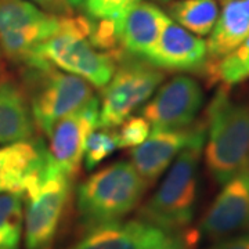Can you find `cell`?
Returning <instances> with one entry per match:
<instances>
[{"label": "cell", "instance_id": "obj_1", "mask_svg": "<svg viewBox=\"0 0 249 249\" xmlns=\"http://www.w3.org/2000/svg\"><path fill=\"white\" fill-rule=\"evenodd\" d=\"M205 124L206 170L223 186L249 165V100H235L230 88L220 86L206 108Z\"/></svg>", "mask_w": 249, "mask_h": 249}, {"label": "cell", "instance_id": "obj_2", "mask_svg": "<svg viewBox=\"0 0 249 249\" xmlns=\"http://www.w3.org/2000/svg\"><path fill=\"white\" fill-rule=\"evenodd\" d=\"M206 139L205 119L199 122L193 140L170 165L157 191L139 211V219L166 232L190 229L198 196V169Z\"/></svg>", "mask_w": 249, "mask_h": 249}, {"label": "cell", "instance_id": "obj_3", "mask_svg": "<svg viewBox=\"0 0 249 249\" xmlns=\"http://www.w3.org/2000/svg\"><path fill=\"white\" fill-rule=\"evenodd\" d=\"M147 183L132 162L118 160L94 172L76 191L78 220L85 231L121 222L142 202Z\"/></svg>", "mask_w": 249, "mask_h": 249}, {"label": "cell", "instance_id": "obj_4", "mask_svg": "<svg viewBox=\"0 0 249 249\" xmlns=\"http://www.w3.org/2000/svg\"><path fill=\"white\" fill-rule=\"evenodd\" d=\"M90 28L91 18L61 16L58 31L39 47L37 58L43 65H53L103 89L114 75L118 58L91 45Z\"/></svg>", "mask_w": 249, "mask_h": 249}, {"label": "cell", "instance_id": "obj_5", "mask_svg": "<svg viewBox=\"0 0 249 249\" xmlns=\"http://www.w3.org/2000/svg\"><path fill=\"white\" fill-rule=\"evenodd\" d=\"M72 178L50 158L24 191L25 249H53L71 196Z\"/></svg>", "mask_w": 249, "mask_h": 249}, {"label": "cell", "instance_id": "obj_6", "mask_svg": "<svg viewBox=\"0 0 249 249\" xmlns=\"http://www.w3.org/2000/svg\"><path fill=\"white\" fill-rule=\"evenodd\" d=\"M60 18L29 0H0V52L22 70L49 67L37 50L58 31Z\"/></svg>", "mask_w": 249, "mask_h": 249}, {"label": "cell", "instance_id": "obj_7", "mask_svg": "<svg viewBox=\"0 0 249 249\" xmlns=\"http://www.w3.org/2000/svg\"><path fill=\"white\" fill-rule=\"evenodd\" d=\"M22 86L27 93L36 129L46 136L55 122L94 98L93 88L86 80L53 65L22 70Z\"/></svg>", "mask_w": 249, "mask_h": 249}, {"label": "cell", "instance_id": "obj_8", "mask_svg": "<svg viewBox=\"0 0 249 249\" xmlns=\"http://www.w3.org/2000/svg\"><path fill=\"white\" fill-rule=\"evenodd\" d=\"M165 80V72L144 60L124 55L103 88L98 127L114 130L144 106Z\"/></svg>", "mask_w": 249, "mask_h": 249}, {"label": "cell", "instance_id": "obj_9", "mask_svg": "<svg viewBox=\"0 0 249 249\" xmlns=\"http://www.w3.org/2000/svg\"><path fill=\"white\" fill-rule=\"evenodd\" d=\"M198 241L196 230L173 234L136 219L88 230L68 249H194Z\"/></svg>", "mask_w": 249, "mask_h": 249}, {"label": "cell", "instance_id": "obj_10", "mask_svg": "<svg viewBox=\"0 0 249 249\" xmlns=\"http://www.w3.org/2000/svg\"><path fill=\"white\" fill-rule=\"evenodd\" d=\"M204 106V90L199 82L178 75L162 83L142 108L152 130H183L196 124Z\"/></svg>", "mask_w": 249, "mask_h": 249}, {"label": "cell", "instance_id": "obj_11", "mask_svg": "<svg viewBox=\"0 0 249 249\" xmlns=\"http://www.w3.org/2000/svg\"><path fill=\"white\" fill-rule=\"evenodd\" d=\"M100 104L96 97L53 124L49 137L47 154L64 175L73 178L83 162L85 147L90 133L98 127Z\"/></svg>", "mask_w": 249, "mask_h": 249}, {"label": "cell", "instance_id": "obj_12", "mask_svg": "<svg viewBox=\"0 0 249 249\" xmlns=\"http://www.w3.org/2000/svg\"><path fill=\"white\" fill-rule=\"evenodd\" d=\"M249 230V165L222 186L205 212L196 231L199 238L219 241Z\"/></svg>", "mask_w": 249, "mask_h": 249}, {"label": "cell", "instance_id": "obj_13", "mask_svg": "<svg viewBox=\"0 0 249 249\" xmlns=\"http://www.w3.org/2000/svg\"><path fill=\"white\" fill-rule=\"evenodd\" d=\"M144 61L163 72L202 75L208 62L206 40L170 21Z\"/></svg>", "mask_w": 249, "mask_h": 249}, {"label": "cell", "instance_id": "obj_14", "mask_svg": "<svg viewBox=\"0 0 249 249\" xmlns=\"http://www.w3.org/2000/svg\"><path fill=\"white\" fill-rule=\"evenodd\" d=\"M170 17L151 3L140 1L115 18L116 39L124 55L145 60Z\"/></svg>", "mask_w": 249, "mask_h": 249}, {"label": "cell", "instance_id": "obj_15", "mask_svg": "<svg viewBox=\"0 0 249 249\" xmlns=\"http://www.w3.org/2000/svg\"><path fill=\"white\" fill-rule=\"evenodd\" d=\"M199 122L183 130H152L142 145L132 150V165L147 186L155 183L188 145Z\"/></svg>", "mask_w": 249, "mask_h": 249}, {"label": "cell", "instance_id": "obj_16", "mask_svg": "<svg viewBox=\"0 0 249 249\" xmlns=\"http://www.w3.org/2000/svg\"><path fill=\"white\" fill-rule=\"evenodd\" d=\"M47 160V147L35 137L27 142L0 145V194H24Z\"/></svg>", "mask_w": 249, "mask_h": 249}, {"label": "cell", "instance_id": "obj_17", "mask_svg": "<svg viewBox=\"0 0 249 249\" xmlns=\"http://www.w3.org/2000/svg\"><path fill=\"white\" fill-rule=\"evenodd\" d=\"M36 130L24 86L0 75V145L31 140Z\"/></svg>", "mask_w": 249, "mask_h": 249}, {"label": "cell", "instance_id": "obj_18", "mask_svg": "<svg viewBox=\"0 0 249 249\" xmlns=\"http://www.w3.org/2000/svg\"><path fill=\"white\" fill-rule=\"evenodd\" d=\"M249 36V16L241 0H230L214 22L206 40L208 62H214L230 54ZM206 62V64H208Z\"/></svg>", "mask_w": 249, "mask_h": 249}, {"label": "cell", "instance_id": "obj_19", "mask_svg": "<svg viewBox=\"0 0 249 249\" xmlns=\"http://www.w3.org/2000/svg\"><path fill=\"white\" fill-rule=\"evenodd\" d=\"M219 13L216 0H176L168 6L166 14L180 27L202 37L211 34Z\"/></svg>", "mask_w": 249, "mask_h": 249}, {"label": "cell", "instance_id": "obj_20", "mask_svg": "<svg viewBox=\"0 0 249 249\" xmlns=\"http://www.w3.org/2000/svg\"><path fill=\"white\" fill-rule=\"evenodd\" d=\"M208 85L232 88L249 79V36L231 53L214 62H208L202 75Z\"/></svg>", "mask_w": 249, "mask_h": 249}, {"label": "cell", "instance_id": "obj_21", "mask_svg": "<svg viewBox=\"0 0 249 249\" xmlns=\"http://www.w3.org/2000/svg\"><path fill=\"white\" fill-rule=\"evenodd\" d=\"M24 235V196L0 194V249H21Z\"/></svg>", "mask_w": 249, "mask_h": 249}, {"label": "cell", "instance_id": "obj_22", "mask_svg": "<svg viewBox=\"0 0 249 249\" xmlns=\"http://www.w3.org/2000/svg\"><path fill=\"white\" fill-rule=\"evenodd\" d=\"M118 148V139L116 133L109 129H94L90 133L89 139L85 147L83 162L86 169H94L103 160L108 158L111 154H114Z\"/></svg>", "mask_w": 249, "mask_h": 249}, {"label": "cell", "instance_id": "obj_23", "mask_svg": "<svg viewBox=\"0 0 249 249\" xmlns=\"http://www.w3.org/2000/svg\"><path fill=\"white\" fill-rule=\"evenodd\" d=\"M115 133L118 139V148L133 150L148 139L151 133V126L142 115H132L119 126V130Z\"/></svg>", "mask_w": 249, "mask_h": 249}, {"label": "cell", "instance_id": "obj_24", "mask_svg": "<svg viewBox=\"0 0 249 249\" xmlns=\"http://www.w3.org/2000/svg\"><path fill=\"white\" fill-rule=\"evenodd\" d=\"M142 0H85V10L91 19H115Z\"/></svg>", "mask_w": 249, "mask_h": 249}, {"label": "cell", "instance_id": "obj_25", "mask_svg": "<svg viewBox=\"0 0 249 249\" xmlns=\"http://www.w3.org/2000/svg\"><path fill=\"white\" fill-rule=\"evenodd\" d=\"M206 249H249V230L223 240L214 241Z\"/></svg>", "mask_w": 249, "mask_h": 249}, {"label": "cell", "instance_id": "obj_26", "mask_svg": "<svg viewBox=\"0 0 249 249\" xmlns=\"http://www.w3.org/2000/svg\"><path fill=\"white\" fill-rule=\"evenodd\" d=\"M32 3H35L37 6H40L43 10H53V11H58V10L64 9L62 6V0H29Z\"/></svg>", "mask_w": 249, "mask_h": 249}, {"label": "cell", "instance_id": "obj_27", "mask_svg": "<svg viewBox=\"0 0 249 249\" xmlns=\"http://www.w3.org/2000/svg\"><path fill=\"white\" fill-rule=\"evenodd\" d=\"M65 1V4H68V6H72V7H78L80 6L85 0H64Z\"/></svg>", "mask_w": 249, "mask_h": 249}, {"label": "cell", "instance_id": "obj_28", "mask_svg": "<svg viewBox=\"0 0 249 249\" xmlns=\"http://www.w3.org/2000/svg\"><path fill=\"white\" fill-rule=\"evenodd\" d=\"M242 1V6H244V9H245V11L248 13L249 16V0H241Z\"/></svg>", "mask_w": 249, "mask_h": 249}, {"label": "cell", "instance_id": "obj_29", "mask_svg": "<svg viewBox=\"0 0 249 249\" xmlns=\"http://www.w3.org/2000/svg\"><path fill=\"white\" fill-rule=\"evenodd\" d=\"M220 1H222L223 4H224V3H227V1H230V0H220Z\"/></svg>", "mask_w": 249, "mask_h": 249}, {"label": "cell", "instance_id": "obj_30", "mask_svg": "<svg viewBox=\"0 0 249 249\" xmlns=\"http://www.w3.org/2000/svg\"><path fill=\"white\" fill-rule=\"evenodd\" d=\"M0 75H1V67H0Z\"/></svg>", "mask_w": 249, "mask_h": 249}, {"label": "cell", "instance_id": "obj_31", "mask_svg": "<svg viewBox=\"0 0 249 249\" xmlns=\"http://www.w3.org/2000/svg\"><path fill=\"white\" fill-rule=\"evenodd\" d=\"M0 57H1V52H0Z\"/></svg>", "mask_w": 249, "mask_h": 249}, {"label": "cell", "instance_id": "obj_32", "mask_svg": "<svg viewBox=\"0 0 249 249\" xmlns=\"http://www.w3.org/2000/svg\"><path fill=\"white\" fill-rule=\"evenodd\" d=\"M165 1H168V0H165Z\"/></svg>", "mask_w": 249, "mask_h": 249}]
</instances>
